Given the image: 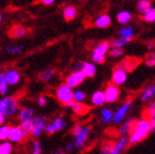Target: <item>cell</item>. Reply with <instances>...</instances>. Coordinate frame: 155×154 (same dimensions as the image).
<instances>
[{
  "instance_id": "obj_1",
  "label": "cell",
  "mask_w": 155,
  "mask_h": 154,
  "mask_svg": "<svg viewBox=\"0 0 155 154\" xmlns=\"http://www.w3.org/2000/svg\"><path fill=\"white\" fill-rule=\"evenodd\" d=\"M151 132H152L151 125H150V121L145 117L135 119L134 122H133V126H132L131 133L128 136L129 144L134 145L142 142L143 140H145L149 136Z\"/></svg>"
},
{
  "instance_id": "obj_2",
  "label": "cell",
  "mask_w": 155,
  "mask_h": 154,
  "mask_svg": "<svg viewBox=\"0 0 155 154\" xmlns=\"http://www.w3.org/2000/svg\"><path fill=\"white\" fill-rule=\"evenodd\" d=\"M73 133V145L77 150H83L87 145V142L89 140V136L91 134V128L88 125H75L72 130Z\"/></svg>"
},
{
  "instance_id": "obj_3",
  "label": "cell",
  "mask_w": 155,
  "mask_h": 154,
  "mask_svg": "<svg viewBox=\"0 0 155 154\" xmlns=\"http://www.w3.org/2000/svg\"><path fill=\"white\" fill-rule=\"evenodd\" d=\"M20 108V101L15 96H6L0 99V111L6 118H13Z\"/></svg>"
},
{
  "instance_id": "obj_4",
  "label": "cell",
  "mask_w": 155,
  "mask_h": 154,
  "mask_svg": "<svg viewBox=\"0 0 155 154\" xmlns=\"http://www.w3.org/2000/svg\"><path fill=\"white\" fill-rule=\"evenodd\" d=\"M111 49V43L109 41H101L96 45L91 51V61L94 64H104L107 59V54Z\"/></svg>"
},
{
  "instance_id": "obj_5",
  "label": "cell",
  "mask_w": 155,
  "mask_h": 154,
  "mask_svg": "<svg viewBox=\"0 0 155 154\" xmlns=\"http://www.w3.org/2000/svg\"><path fill=\"white\" fill-rule=\"evenodd\" d=\"M73 94L74 89H72L69 86H67L65 83L61 84L55 89V97L56 100L63 106H68L73 101Z\"/></svg>"
},
{
  "instance_id": "obj_6",
  "label": "cell",
  "mask_w": 155,
  "mask_h": 154,
  "mask_svg": "<svg viewBox=\"0 0 155 154\" xmlns=\"http://www.w3.org/2000/svg\"><path fill=\"white\" fill-rule=\"evenodd\" d=\"M132 106H133V101L131 99L123 101L122 104L120 105L118 108L116 109V111H114V119H112V123L114 126H120L123 121L127 120L130 110H131Z\"/></svg>"
},
{
  "instance_id": "obj_7",
  "label": "cell",
  "mask_w": 155,
  "mask_h": 154,
  "mask_svg": "<svg viewBox=\"0 0 155 154\" xmlns=\"http://www.w3.org/2000/svg\"><path fill=\"white\" fill-rule=\"evenodd\" d=\"M67 128V121L65 118L63 117H56L53 120L48 122V125L45 127L44 132L48 136H52L54 133H57L60 131H63L64 129Z\"/></svg>"
},
{
  "instance_id": "obj_8",
  "label": "cell",
  "mask_w": 155,
  "mask_h": 154,
  "mask_svg": "<svg viewBox=\"0 0 155 154\" xmlns=\"http://www.w3.org/2000/svg\"><path fill=\"white\" fill-rule=\"evenodd\" d=\"M104 97H106V104H116L117 101L120 99L121 96V89L119 86L114 85L112 83L107 84V86L104 87Z\"/></svg>"
},
{
  "instance_id": "obj_9",
  "label": "cell",
  "mask_w": 155,
  "mask_h": 154,
  "mask_svg": "<svg viewBox=\"0 0 155 154\" xmlns=\"http://www.w3.org/2000/svg\"><path fill=\"white\" fill-rule=\"evenodd\" d=\"M85 79H86V77H85V75L81 71H73L71 74H68L65 77V82L64 83L72 89H75L81 86V84L85 82Z\"/></svg>"
},
{
  "instance_id": "obj_10",
  "label": "cell",
  "mask_w": 155,
  "mask_h": 154,
  "mask_svg": "<svg viewBox=\"0 0 155 154\" xmlns=\"http://www.w3.org/2000/svg\"><path fill=\"white\" fill-rule=\"evenodd\" d=\"M33 122H34V126H33V131L31 133V136L34 139H38L44 132L45 127H46L48 121L46 117H44V116H36L33 119Z\"/></svg>"
},
{
  "instance_id": "obj_11",
  "label": "cell",
  "mask_w": 155,
  "mask_h": 154,
  "mask_svg": "<svg viewBox=\"0 0 155 154\" xmlns=\"http://www.w3.org/2000/svg\"><path fill=\"white\" fill-rule=\"evenodd\" d=\"M128 79V72L124 68H122L120 65H118L112 72L111 75V83L117 86H122L124 85L125 82Z\"/></svg>"
},
{
  "instance_id": "obj_12",
  "label": "cell",
  "mask_w": 155,
  "mask_h": 154,
  "mask_svg": "<svg viewBox=\"0 0 155 154\" xmlns=\"http://www.w3.org/2000/svg\"><path fill=\"white\" fill-rule=\"evenodd\" d=\"M27 139V136H24L23 131L21 129L20 126H11L10 127V131H9V136H8V141L13 143H22L24 140Z\"/></svg>"
},
{
  "instance_id": "obj_13",
  "label": "cell",
  "mask_w": 155,
  "mask_h": 154,
  "mask_svg": "<svg viewBox=\"0 0 155 154\" xmlns=\"http://www.w3.org/2000/svg\"><path fill=\"white\" fill-rule=\"evenodd\" d=\"M134 120L135 118H129L125 121H123L120 126H118V128H117V136H118V138H128L130 136Z\"/></svg>"
},
{
  "instance_id": "obj_14",
  "label": "cell",
  "mask_w": 155,
  "mask_h": 154,
  "mask_svg": "<svg viewBox=\"0 0 155 154\" xmlns=\"http://www.w3.org/2000/svg\"><path fill=\"white\" fill-rule=\"evenodd\" d=\"M5 73V77H6V80L9 86H15L20 83L21 80V74L18 69H15V68H9L7 69Z\"/></svg>"
},
{
  "instance_id": "obj_15",
  "label": "cell",
  "mask_w": 155,
  "mask_h": 154,
  "mask_svg": "<svg viewBox=\"0 0 155 154\" xmlns=\"http://www.w3.org/2000/svg\"><path fill=\"white\" fill-rule=\"evenodd\" d=\"M128 138H118L116 141H114L112 148L109 154H122L124 150L129 146Z\"/></svg>"
},
{
  "instance_id": "obj_16",
  "label": "cell",
  "mask_w": 155,
  "mask_h": 154,
  "mask_svg": "<svg viewBox=\"0 0 155 154\" xmlns=\"http://www.w3.org/2000/svg\"><path fill=\"white\" fill-rule=\"evenodd\" d=\"M17 117H18V120L21 123V122L29 121V120L34 119L35 112H34V109L31 107H21L18 113H17Z\"/></svg>"
},
{
  "instance_id": "obj_17",
  "label": "cell",
  "mask_w": 155,
  "mask_h": 154,
  "mask_svg": "<svg viewBox=\"0 0 155 154\" xmlns=\"http://www.w3.org/2000/svg\"><path fill=\"white\" fill-rule=\"evenodd\" d=\"M111 17L108 13H101L100 15H98L94 21V25L98 29H107L111 25Z\"/></svg>"
},
{
  "instance_id": "obj_18",
  "label": "cell",
  "mask_w": 155,
  "mask_h": 154,
  "mask_svg": "<svg viewBox=\"0 0 155 154\" xmlns=\"http://www.w3.org/2000/svg\"><path fill=\"white\" fill-rule=\"evenodd\" d=\"M90 102L94 107H104L106 104V97H104V90H96L93 92L90 97Z\"/></svg>"
},
{
  "instance_id": "obj_19",
  "label": "cell",
  "mask_w": 155,
  "mask_h": 154,
  "mask_svg": "<svg viewBox=\"0 0 155 154\" xmlns=\"http://www.w3.org/2000/svg\"><path fill=\"white\" fill-rule=\"evenodd\" d=\"M81 72L86 78H93L97 73V68L93 62H81Z\"/></svg>"
},
{
  "instance_id": "obj_20",
  "label": "cell",
  "mask_w": 155,
  "mask_h": 154,
  "mask_svg": "<svg viewBox=\"0 0 155 154\" xmlns=\"http://www.w3.org/2000/svg\"><path fill=\"white\" fill-rule=\"evenodd\" d=\"M154 98H155V83L145 87L140 95V99L142 102H150Z\"/></svg>"
},
{
  "instance_id": "obj_21",
  "label": "cell",
  "mask_w": 155,
  "mask_h": 154,
  "mask_svg": "<svg viewBox=\"0 0 155 154\" xmlns=\"http://www.w3.org/2000/svg\"><path fill=\"white\" fill-rule=\"evenodd\" d=\"M99 119H100V122H101L102 125L112 123V119H114V111H112V109H111V108H108V107H104V108L100 110Z\"/></svg>"
},
{
  "instance_id": "obj_22",
  "label": "cell",
  "mask_w": 155,
  "mask_h": 154,
  "mask_svg": "<svg viewBox=\"0 0 155 154\" xmlns=\"http://www.w3.org/2000/svg\"><path fill=\"white\" fill-rule=\"evenodd\" d=\"M28 34V29L23 25H13L9 30V36L12 38H21Z\"/></svg>"
},
{
  "instance_id": "obj_23",
  "label": "cell",
  "mask_w": 155,
  "mask_h": 154,
  "mask_svg": "<svg viewBox=\"0 0 155 154\" xmlns=\"http://www.w3.org/2000/svg\"><path fill=\"white\" fill-rule=\"evenodd\" d=\"M63 17L66 21H72L77 17V9L73 5H66L63 8Z\"/></svg>"
},
{
  "instance_id": "obj_24",
  "label": "cell",
  "mask_w": 155,
  "mask_h": 154,
  "mask_svg": "<svg viewBox=\"0 0 155 154\" xmlns=\"http://www.w3.org/2000/svg\"><path fill=\"white\" fill-rule=\"evenodd\" d=\"M67 107L72 110L75 115H77V116H83V115H85V113L88 112V107H87L85 104H79V102L72 101Z\"/></svg>"
},
{
  "instance_id": "obj_25",
  "label": "cell",
  "mask_w": 155,
  "mask_h": 154,
  "mask_svg": "<svg viewBox=\"0 0 155 154\" xmlns=\"http://www.w3.org/2000/svg\"><path fill=\"white\" fill-rule=\"evenodd\" d=\"M131 20H132V15L129 11L122 10V11L118 12V15H117V21L121 25H127V24H129L131 22Z\"/></svg>"
},
{
  "instance_id": "obj_26",
  "label": "cell",
  "mask_w": 155,
  "mask_h": 154,
  "mask_svg": "<svg viewBox=\"0 0 155 154\" xmlns=\"http://www.w3.org/2000/svg\"><path fill=\"white\" fill-rule=\"evenodd\" d=\"M119 35L120 38H127V40H130L134 36V29L132 25H125V27H122L119 29Z\"/></svg>"
},
{
  "instance_id": "obj_27",
  "label": "cell",
  "mask_w": 155,
  "mask_h": 154,
  "mask_svg": "<svg viewBox=\"0 0 155 154\" xmlns=\"http://www.w3.org/2000/svg\"><path fill=\"white\" fill-rule=\"evenodd\" d=\"M151 8H152V3L150 0H139L137 2V11L139 13L145 15Z\"/></svg>"
},
{
  "instance_id": "obj_28",
  "label": "cell",
  "mask_w": 155,
  "mask_h": 154,
  "mask_svg": "<svg viewBox=\"0 0 155 154\" xmlns=\"http://www.w3.org/2000/svg\"><path fill=\"white\" fill-rule=\"evenodd\" d=\"M23 131L24 136H30L31 133H32L33 131V126H34V122H33V119L32 120H29V121H24V122H21L20 125H19Z\"/></svg>"
},
{
  "instance_id": "obj_29",
  "label": "cell",
  "mask_w": 155,
  "mask_h": 154,
  "mask_svg": "<svg viewBox=\"0 0 155 154\" xmlns=\"http://www.w3.org/2000/svg\"><path fill=\"white\" fill-rule=\"evenodd\" d=\"M54 76H55V69L48 68V69H45V71L40 73L39 79L42 80V82H50Z\"/></svg>"
},
{
  "instance_id": "obj_30",
  "label": "cell",
  "mask_w": 155,
  "mask_h": 154,
  "mask_svg": "<svg viewBox=\"0 0 155 154\" xmlns=\"http://www.w3.org/2000/svg\"><path fill=\"white\" fill-rule=\"evenodd\" d=\"M137 59H124L123 62L120 63L119 65L121 66L122 68H124L127 72H129V71H132V69H133V68L137 66Z\"/></svg>"
},
{
  "instance_id": "obj_31",
  "label": "cell",
  "mask_w": 155,
  "mask_h": 154,
  "mask_svg": "<svg viewBox=\"0 0 155 154\" xmlns=\"http://www.w3.org/2000/svg\"><path fill=\"white\" fill-rule=\"evenodd\" d=\"M13 152V144L9 141L0 142V154H12Z\"/></svg>"
},
{
  "instance_id": "obj_32",
  "label": "cell",
  "mask_w": 155,
  "mask_h": 154,
  "mask_svg": "<svg viewBox=\"0 0 155 154\" xmlns=\"http://www.w3.org/2000/svg\"><path fill=\"white\" fill-rule=\"evenodd\" d=\"M85 100H86V94H85V92H83L81 89H75L74 94H73V101L79 102V104H84Z\"/></svg>"
},
{
  "instance_id": "obj_33",
  "label": "cell",
  "mask_w": 155,
  "mask_h": 154,
  "mask_svg": "<svg viewBox=\"0 0 155 154\" xmlns=\"http://www.w3.org/2000/svg\"><path fill=\"white\" fill-rule=\"evenodd\" d=\"M10 127H11V126L7 125V123L0 126V142H2V141H8Z\"/></svg>"
},
{
  "instance_id": "obj_34",
  "label": "cell",
  "mask_w": 155,
  "mask_h": 154,
  "mask_svg": "<svg viewBox=\"0 0 155 154\" xmlns=\"http://www.w3.org/2000/svg\"><path fill=\"white\" fill-rule=\"evenodd\" d=\"M128 43H130V40H127V38H118L111 42V49H122Z\"/></svg>"
},
{
  "instance_id": "obj_35",
  "label": "cell",
  "mask_w": 155,
  "mask_h": 154,
  "mask_svg": "<svg viewBox=\"0 0 155 154\" xmlns=\"http://www.w3.org/2000/svg\"><path fill=\"white\" fill-rule=\"evenodd\" d=\"M8 89H9V85L7 83L5 73H0V95L5 96L8 92Z\"/></svg>"
},
{
  "instance_id": "obj_36",
  "label": "cell",
  "mask_w": 155,
  "mask_h": 154,
  "mask_svg": "<svg viewBox=\"0 0 155 154\" xmlns=\"http://www.w3.org/2000/svg\"><path fill=\"white\" fill-rule=\"evenodd\" d=\"M153 115H155V99L150 101L149 105L146 106V109H145V111H144L143 117L150 118V117H152Z\"/></svg>"
},
{
  "instance_id": "obj_37",
  "label": "cell",
  "mask_w": 155,
  "mask_h": 154,
  "mask_svg": "<svg viewBox=\"0 0 155 154\" xmlns=\"http://www.w3.org/2000/svg\"><path fill=\"white\" fill-rule=\"evenodd\" d=\"M22 51H23V45L18 44V45H11V46H8L6 48V52L9 54H20L22 53Z\"/></svg>"
},
{
  "instance_id": "obj_38",
  "label": "cell",
  "mask_w": 155,
  "mask_h": 154,
  "mask_svg": "<svg viewBox=\"0 0 155 154\" xmlns=\"http://www.w3.org/2000/svg\"><path fill=\"white\" fill-rule=\"evenodd\" d=\"M143 20L146 22H155V7H152L145 15H143Z\"/></svg>"
},
{
  "instance_id": "obj_39",
  "label": "cell",
  "mask_w": 155,
  "mask_h": 154,
  "mask_svg": "<svg viewBox=\"0 0 155 154\" xmlns=\"http://www.w3.org/2000/svg\"><path fill=\"white\" fill-rule=\"evenodd\" d=\"M42 153V145L40 143L39 140H34L31 146V152L30 154H41Z\"/></svg>"
},
{
  "instance_id": "obj_40",
  "label": "cell",
  "mask_w": 155,
  "mask_h": 154,
  "mask_svg": "<svg viewBox=\"0 0 155 154\" xmlns=\"http://www.w3.org/2000/svg\"><path fill=\"white\" fill-rule=\"evenodd\" d=\"M123 53H124L123 49H110V51H109V55L114 59H119L122 56Z\"/></svg>"
},
{
  "instance_id": "obj_41",
  "label": "cell",
  "mask_w": 155,
  "mask_h": 154,
  "mask_svg": "<svg viewBox=\"0 0 155 154\" xmlns=\"http://www.w3.org/2000/svg\"><path fill=\"white\" fill-rule=\"evenodd\" d=\"M48 97L44 95L40 96L39 98H38V100H36V104L39 105L40 107H45L46 105H48Z\"/></svg>"
},
{
  "instance_id": "obj_42",
  "label": "cell",
  "mask_w": 155,
  "mask_h": 154,
  "mask_svg": "<svg viewBox=\"0 0 155 154\" xmlns=\"http://www.w3.org/2000/svg\"><path fill=\"white\" fill-rule=\"evenodd\" d=\"M150 121V125H151V129H152V132H155V115H153L152 117L150 118H146Z\"/></svg>"
},
{
  "instance_id": "obj_43",
  "label": "cell",
  "mask_w": 155,
  "mask_h": 154,
  "mask_svg": "<svg viewBox=\"0 0 155 154\" xmlns=\"http://www.w3.org/2000/svg\"><path fill=\"white\" fill-rule=\"evenodd\" d=\"M145 65L149 66V67H155V59H146Z\"/></svg>"
},
{
  "instance_id": "obj_44",
  "label": "cell",
  "mask_w": 155,
  "mask_h": 154,
  "mask_svg": "<svg viewBox=\"0 0 155 154\" xmlns=\"http://www.w3.org/2000/svg\"><path fill=\"white\" fill-rule=\"evenodd\" d=\"M39 2H41L42 5H45V6H51L55 2V0H39Z\"/></svg>"
},
{
  "instance_id": "obj_45",
  "label": "cell",
  "mask_w": 155,
  "mask_h": 154,
  "mask_svg": "<svg viewBox=\"0 0 155 154\" xmlns=\"http://www.w3.org/2000/svg\"><path fill=\"white\" fill-rule=\"evenodd\" d=\"M6 120H7V118L3 116V113L0 111V126L5 125V123H6Z\"/></svg>"
},
{
  "instance_id": "obj_46",
  "label": "cell",
  "mask_w": 155,
  "mask_h": 154,
  "mask_svg": "<svg viewBox=\"0 0 155 154\" xmlns=\"http://www.w3.org/2000/svg\"><path fill=\"white\" fill-rule=\"evenodd\" d=\"M75 150V146L73 145V143H69V144L66 145V152H73Z\"/></svg>"
},
{
  "instance_id": "obj_47",
  "label": "cell",
  "mask_w": 155,
  "mask_h": 154,
  "mask_svg": "<svg viewBox=\"0 0 155 154\" xmlns=\"http://www.w3.org/2000/svg\"><path fill=\"white\" fill-rule=\"evenodd\" d=\"M147 59H155V52H151V53H149V55H147Z\"/></svg>"
},
{
  "instance_id": "obj_48",
  "label": "cell",
  "mask_w": 155,
  "mask_h": 154,
  "mask_svg": "<svg viewBox=\"0 0 155 154\" xmlns=\"http://www.w3.org/2000/svg\"><path fill=\"white\" fill-rule=\"evenodd\" d=\"M52 154H65L64 152H62V151H56V152H54V153H52Z\"/></svg>"
},
{
  "instance_id": "obj_49",
  "label": "cell",
  "mask_w": 155,
  "mask_h": 154,
  "mask_svg": "<svg viewBox=\"0 0 155 154\" xmlns=\"http://www.w3.org/2000/svg\"><path fill=\"white\" fill-rule=\"evenodd\" d=\"M1 21H2V15H1V12H0V23H1Z\"/></svg>"
},
{
  "instance_id": "obj_50",
  "label": "cell",
  "mask_w": 155,
  "mask_h": 154,
  "mask_svg": "<svg viewBox=\"0 0 155 154\" xmlns=\"http://www.w3.org/2000/svg\"><path fill=\"white\" fill-rule=\"evenodd\" d=\"M0 68H1V66H0Z\"/></svg>"
}]
</instances>
